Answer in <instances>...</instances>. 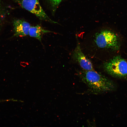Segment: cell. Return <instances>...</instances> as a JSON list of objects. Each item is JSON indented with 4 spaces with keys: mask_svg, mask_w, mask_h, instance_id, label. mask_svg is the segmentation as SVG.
I'll return each instance as SVG.
<instances>
[{
    "mask_svg": "<svg viewBox=\"0 0 127 127\" xmlns=\"http://www.w3.org/2000/svg\"><path fill=\"white\" fill-rule=\"evenodd\" d=\"M51 32H52L44 29L40 26L37 25L35 26H31L28 35L31 37L36 38L41 42L43 34Z\"/></svg>",
    "mask_w": 127,
    "mask_h": 127,
    "instance_id": "cell-7",
    "label": "cell"
},
{
    "mask_svg": "<svg viewBox=\"0 0 127 127\" xmlns=\"http://www.w3.org/2000/svg\"><path fill=\"white\" fill-rule=\"evenodd\" d=\"M72 58L82 70L86 71L94 70L92 63L83 52L78 40L76 46L73 52Z\"/></svg>",
    "mask_w": 127,
    "mask_h": 127,
    "instance_id": "cell-5",
    "label": "cell"
},
{
    "mask_svg": "<svg viewBox=\"0 0 127 127\" xmlns=\"http://www.w3.org/2000/svg\"><path fill=\"white\" fill-rule=\"evenodd\" d=\"M78 74L82 81L93 93L98 94L111 91L115 88L112 81L94 70H82L78 72Z\"/></svg>",
    "mask_w": 127,
    "mask_h": 127,
    "instance_id": "cell-1",
    "label": "cell"
},
{
    "mask_svg": "<svg viewBox=\"0 0 127 127\" xmlns=\"http://www.w3.org/2000/svg\"><path fill=\"white\" fill-rule=\"evenodd\" d=\"M16 1L22 8L40 18L51 23H57L48 16L43 9L38 0H17Z\"/></svg>",
    "mask_w": 127,
    "mask_h": 127,
    "instance_id": "cell-4",
    "label": "cell"
},
{
    "mask_svg": "<svg viewBox=\"0 0 127 127\" xmlns=\"http://www.w3.org/2000/svg\"><path fill=\"white\" fill-rule=\"evenodd\" d=\"M0 30L1 28V12L0 11Z\"/></svg>",
    "mask_w": 127,
    "mask_h": 127,
    "instance_id": "cell-9",
    "label": "cell"
},
{
    "mask_svg": "<svg viewBox=\"0 0 127 127\" xmlns=\"http://www.w3.org/2000/svg\"><path fill=\"white\" fill-rule=\"evenodd\" d=\"M13 26L14 36L22 37L28 35L31 26L28 22L21 19L15 20Z\"/></svg>",
    "mask_w": 127,
    "mask_h": 127,
    "instance_id": "cell-6",
    "label": "cell"
},
{
    "mask_svg": "<svg viewBox=\"0 0 127 127\" xmlns=\"http://www.w3.org/2000/svg\"><path fill=\"white\" fill-rule=\"evenodd\" d=\"M94 48L102 52L118 50L120 45L117 36L114 32L104 30L97 32L91 40Z\"/></svg>",
    "mask_w": 127,
    "mask_h": 127,
    "instance_id": "cell-2",
    "label": "cell"
},
{
    "mask_svg": "<svg viewBox=\"0 0 127 127\" xmlns=\"http://www.w3.org/2000/svg\"><path fill=\"white\" fill-rule=\"evenodd\" d=\"M103 67L107 73L114 77L124 78L127 76V62L120 56L105 62Z\"/></svg>",
    "mask_w": 127,
    "mask_h": 127,
    "instance_id": "cell-3",
    "label": "cell"
},
{
    "mask_svg": "<svg viewBox=\"0 0 127 127\" xmlns=\"http://www.w3.org/2000/svg\"><path fill=\"white\" fill-rule=\"evenodd\" d=\"M53 5L54 7H57L62 0H49Z\"/></svg>",
    "mask_w": 127,
    "mask_h": 127,
    "instance_id": "cell-8",
    "label": "cell"
}]
</instances>
